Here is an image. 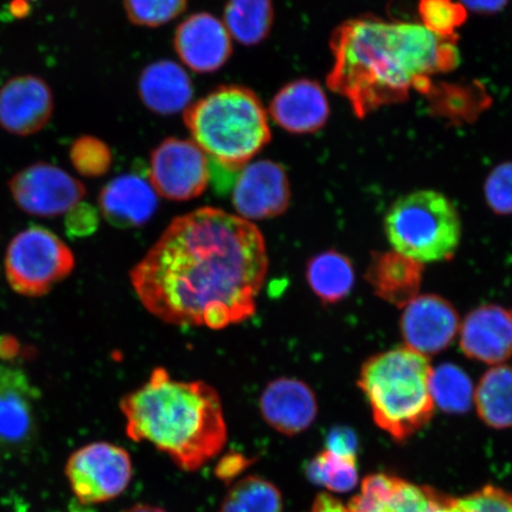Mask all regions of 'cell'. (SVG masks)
<instances>
[{"label": "cell", "mask_w": 512, "mask_h": 512, "mask_svg": "<svg viewBox=\"0 0 512 512\" xmlns=\"http://www.w3.org/2000/svg\"><path fill=\"white\" fill-rule=\"evenodd\" d=\"M267 272L259 228L203 207L176 217L130 279L140 303L164 323L222 330L254 316Z\"/></svg>", "instance_id": "1"}, {"label": "cell", "mask_w": 512, "mask_h": 512, "mask_svg": "<svg viewBox=\"0 0 512 512\" xmlns=\"http://www.w3.org/2000/svg\"><path fill=\"white\" fill-rule=\"evenodd\" d=\"M334 56L328 86L349 101L357 117L398 104L428 86L432 76L459 63L453 38L424 25L381 18L350 19L331 37Z\"/></svg>", "instance_id": "2"}, {"label": "cell", "mask_w": 512, "mask_h": 512, "mask_svg": "<svg viewBox=\"0 0 512 512\" xmlns=\"http://www.w3.org/2000/svg\"><path fill=\"white\" fill-rule=\"evenodd\" d=\"M120 411L128 438L152 444L183 471L200 470L227 443L216 389L203 381L172 379L162 367L153 369L149 381L121 399Z\"/></svg>", "instance_id": "3"}, {"label": "cell", "mask_w": 512, "mask_h": 512, "mask_svg": "<svg viewBox=\"0 0 512 512\" xmlns=\"http://www.w3.org/2000/svg\"><path fill=\"white\" fill-rule=\"evenodd\" d=\"M432 370L427 356L406 345L380 352L362 364L358 388L366 396L375 424L399 443L433 419Z\"/></svg>", "instance_id": "4"}, {"label": "cell", "mask_w": 512, "mask_h": 512, "mask_svg": "<svg viewBox=\"0 0 512 512\" xmlns=\"http://www.w3.org/2000/svg\"><path fill=\"white\" fill-rule=\"evenodd\" d=\"M184 123L192 142L228 171H241L272 139L258 94L238 85L217 87L192 102Z\"/></svg>", "instance_id": "5"}, {"label": "cell", "mask_w": 512, "mask_h": 512, "mask_svg": "<svg viewBox=\"0 0 512 512\" xmlns=\"http://www.w3.org/2000/svg\"><path fill=\"white\" fill-rule=\"evenodd\" d=\"M384 232L394 251L413 260H451L462 240V220L450 198L418 190L396 200L384 216Z\"/></svg>", "instance_id": "6"}, {"label": "cell", "mask_w": 512, "mask_h": 512, "mask_svg": "<svg viewBox=\"0 0 512 512\" xmlns=\"http://www.w3.org/2000/svg\"><path fill=\"white\" fill-rule=\"evenodd\" d=\"M75 268V256L59 235L30 226L12 238L4 256V273L12 291L27 298L47 296Z\"/></svg>", "instance_id": "7"}, {"label": "cell", "mask_w": 512, "mask_h": 512, "mask_svg": "<svg viewBox=\"0 0 512 512\" xmlns=\"http://www.w3.org/2000/svg\"><path fill=\"white\" fill-rule=\"evenodd\" d=\"M133 476L130 453L110 443L88 444L68 459L67 477L82 504H100L119 497Z\"/></svg>", "instance_id": "8"}, {"label": "cell", "mask_w": 512, "mask_h": 512, "mask_svg": "<svg viewBox=\"0 0 512 512\" xmlns=\"http://www.w3.org/2000/svg\"><path fill=\"white\" fill-rule=\"evenodd\" d=\"M149 177L158 196L175 202L191 201L208 188L209 159L192 140L168 138L151 153Z\"/></svg>", "instance_id": "9"}, {"label": "cell", "mask_w": 512, "mask_h": 512, "mask_svg": "<svg viewBox=\"0 0 512 512\" xmlns=\"http://www.w3.org/2000/svg\"><path fill=\"white\" fill-rule=\"evenodd\" d=\"M10 194L17 207L31 216L50 219L78 206L87 189L59 166L38 162L11 178Z\"/></svg>", "instance_id": "10"}, {"label": "cell", "mask_w": 512, "mask_h": 512, "mask_svg": "<svg viewBox=\"0 0 512 512\" xmlns=\"http://www.w3.org/2000/svg\"><path fill=\"white\" fill-rule=\"evenodd\" d=\"M40 399L24 370L0 363V453H24L35 445Z\"/></svg>", "instance_id": "11"}, {"label": "cell", "mask_w": 512, "mask_h": 512, "mask_svg": "<svg viewBox=\"0 0 512 512\" xmlns=\"http://www.w3.org/2000/svg\"><path fill=\"white\" fill-rule=\"evenodd\" d=\"M232 202L238 216L251 222L286 213L291 185L284 166L268 159L246 165L236 179Z\"/></svg>", "instance_id": "12"}, {"label": "cell", "mask_w": 512, "mask_h": 512, "mask_svg": "<svg viewBox=\"0 0 512 512\" xmlns=\"http://www.w3.org/2000/svg\"><path fill=\"white\" fill-rule=\"evenodd\" d=\"M400 331L406 347L433 356L446 350L459 334L456 307L438 294H422L402 309Z\"/></svg>", "instance_id": "13"}, {"label": "cell", "mask_w": 512, "mask_h": 512, "mask_svg": "<svg viewBox=\"0 0 512 512\" xmlns=\"http://www.w3.org/2000/svg\"><path fill=\"white\" fill-rule=\"evenodd\" d=\"M53 112V92L38 76H15L0 88V127L14 136L29 137L42 131Z\"/></svg>", "instance_id": "14"}, {"label": "cell", "mask_w": 512, "mask_h": 512, "mask_svg": "<svg viewBox=\"0 0 512 512\" xmlns=\"http://www.w3.org/2000/svg\"><path fill=\"white\" fill-rule=\"evenodd\" d=\"M174 47L184 66L200 74L221 69L233 54L226 25L208 12L191 15L178 25Z\"/></svg>", "instance_id": "15"}, {"label": "cell", "mask_w": 512, "mask_h": 512, "mask_svg": "<svg viewBox=\"0 0 512 512\" xmlns=\"http://www.w3.org/2000/svg\"><path fill=\"white\" fill-rule=\"evenodd\" d=\"M459 345L470 360L499 366L512 357V310L498 304L476 307L459 329Z\"/></svg>", "instance_id": "16"}, {"label": "cell", "mask_w": 512, "mask_h": 512, "mask_svg": "<svg viewBox=\"0 0 512 512\" xmlns=\"http://www.w3.org/2000/svg\"><path fill=\"white\" fill-rule=\"evenodd\" d=\"M262 419L286 437L309 430L318 414L315 392L294 377H279L267 384L259 400Z\"/></svg>", "instance_id": "17"}, {"label": "cell", "mask_w": 512, "mask_h": 512, "mask_svg": "<svg viewBox=\"0 0 512 512\" xmlns=\"http://www.w3.org/2000/svg\"><path fill=\"white\" fill-rule=\"evenodd\" d=\"M270 115L274 123L288 133H316L330 117L328 96L316 81L294 80L273 96Z\"/></svg>", "instance_id": "18"}, {"label": "cell", "mask_w": 512, "mask_h": 512, "mask_svg": "<svg viewBox=\"0 0 512 512\" xmlns=\"http://www.w3.org/2000/svg\"><path fill=\"white\" fill-rule=\"evenodd\" d=\"M99 208L102 217L113 227L139 228L156 214L158 194L142 176L121 175L102 188Z\"/></svg>", "instance_id": "19"}, {"label": "cell", "mask_w": 512, "mask_h": 512, "mask_svg": "<svg viewBox=\"0 0 512 512\" xmlns=\"http://www.w3.org/2000/svg\"><path fill=\"white\" fill-rule=\"evenodd\" d=\"M364 278L377 297L403 309L419 296L424 264L399 252H375Z\"/></svg>", "instance_id": "20"}, {"label": "cell", "mask_w": 512, "mask_h": 512, "mask_svg": "<svg viewBox=\"0 0 512 512\" xmlns=\"http://www.w3.org/2000/svg\"><path fill=\"white\" fill-rule=\"evenodd\" d=\"M139 98L144 106L158 115H174L192 104L194 85L182 66L159 60L144 68L138 80Z\"/></svg>", "instance_id": "21"}, {"label": "cell", "mask_w": 512, "mask_h": 512, "mask_svg": "<svg viewBox=\"0 0 512 512\" xmlns=\"http://www.w3.org/2000/svg\"><path fill=\"white\" fill-rule=\"evenodd\" d=\"M305 278L320 303L336 305L354 290L355 266L349 256L336 249H328L307 261Z\"/></svg>", "instance_id": "22"}, {"label": "cell", "mask_w": 512, "mask_h": 512, "mask_svg": "<svg viewBox=\"0 0 512 512\" xmlns=\"http://www.w3.org/2000/svg\"><path fill=\"white\" fill-rule=\"evenodd\" d=\"M473 402L486 426L495 430L512 428V366L499 364L486 371L477 384Z\"/></svg>", "instance_id": "23"}, {"label": "cell", "mask_w": 512, "mask_h": 512, "mask_svg": "<svg viewBox=\"0 0 512 512\" xmlns=\"http://www.w3.org/2000/svg\"><path fill=\"white\" fill-rule=\"evenodd\" d=\"M222 22L229 35L243 46H256L266 40L273 28L272 0H228Z\"/></svg>", "instance_id": "24"}, {"label": "cell", "mask_w": 512, "mask_h": 512, "mask_svg": "<svg viewBox=\"0 0 512 512\" xmlns=\"http://www.w3.org/2000/svg\"><path fill=\"white\" fill-rule=\"evenodd\" d=\"M220 512H283V496L270 480L247 476L230 488Z\"/></svg>", "instance_id": "25"}, {"label": "cell", "mask_w": 512, "mask_h": 512, "mask_svg": "<svg viewBox=\"0 0 512 512\" xmlns=\"http://www.w3.org/2000/svg\"><path fill=\"white\" fill-rule=\"evenodd\" d=\"M431 394L434 405L448 414H464L471 408L475 388L470 376L451 363L432 370Z\"/></svg>", "instance_id": "26"}, {"label": "cell", "mask_w": 512, "mask_h": 512, "mask_svg": "<svg viewBox=\"0 0 512 512\" xmlns=\"http://www.w3.org/2000/svg\"><path fill=\"white\" fill-rule=\"evenodd\" d=\"M305 473L311 483L338 494L355 489L358 483L357 460L336 456L328 450L317 454L307 464Z\"/></svg>", "instance_id": "27"}, {"label": "cell", "mask_w": 512, "mask_h": 512, "mask_svg": "<svg viewBox=\"0 0 512 512\" xmlns=\"http://www.w3.org/2000/svg\"><path fill=\"white\" fill-rule=\"evenodd\" d=\"M447 499L430 486H420L398 478L381 512H433Z\"/></svg>", "instance_id": "28"}, {"label": "cell", "mask_w": 512, "mask_h": 512, "mask_svg": "<svg viewBox=\"0 0 512 512\" xmlns=\"http://www.w3.org/2000/svg\"><path fill=\"white\" fill-rule=\"evenodd\" d=\"M419 16L421 25L433 34L454 38V32L466 21L467 10L456 0H420Z\"/></svg>", "instance_id": "29"}, {"label": "cell", "mask_w": 512, "mask_h": 512, "mask_svg": "<svg viewBox=\"0 0 512 512\" xmlns=\"http://www.w3.org/2000/svg\"><path fill=\"white\" fill-rule=\"evenodd\" d=\"M126 16L137 27L158 28L187 10L188 0H123Z\"/></svg>", "instance_id": "30"}, {"label": "cell", "mask_w": 512, "mask_h": 512, "mask_svg": "<svg viewBox=\"0 0 512 512\" xmlns=\"http://www.w3.org/2000/svg\"><path fill=\"white\" fill-rule=\"evenodd\" d=\"M69 157L74 169L89 178L104 176L113 163L110 146L93 136L76 139L70 147Z\"/></svg>", "instance_id": "31"}, {"label": "cell", "mask_w": 512, "mask_h": 512, "mask_svg": "<svg viewBox=\"0 0 512 512\" xmlns=\"http://www.w3.org/2000/svg\"><path fill=\"white\" fill-rule=\"evenodd\" d=\"M486 204L497 215H512V162L492 170L484 184Z\"/></svg>", "instance_id": "32"}, {"label": "cell", "mask_w": 512, "mask_h": 512, "mask_svg": "<svg viewBox=\"0 0 512 512\" xmlns=\"http://www.w3.org/2000/svg\"><path fill=\"white\" fill-rule=\"evenodd\" d=\"M460 512H512V494L497 486H484L464 498H456Z\"/></svg>", "instance_id": "33"}, {"label": "cell", "mask_w": 512, "mask_h": 512, "mask_svg": "<svg viewBox=\"0 0 512 512\" xmlns=\"http://www.w3.org/2000/svg\"><path fill=\"white\" fill-rule=\"evenodd\" d=\"M64 226L70 238H87L98 229V211L89 204L81 202L68 211Z\"/></svg>", "instance_id": "34"}, {"label": "cell", "mask_w": 512, "mask_h": 512, "mask_svg": "<svg viewBox=\"0 0 512 512\" xmlns=\"http://www.w3.org/2000/svg\"><path fill=\"white\" fill-rule=\"evenodd\" d=\"M326 450L336 456L356 459L358 451V438L354 430L349 427L339 426L332 428L326 437Z\"/></svg>", "instance_id": "35"}, {"label": "cell", "mask_w": 512, "mask_h": 512, "mask_svg": "<svg viewBox=\"0 0 512 512\" xmlns=\"http://www.w3.org/2000/svg\"><path fill=\"white\" fill-rule=\"evenodd\" d=\"M254 460L243 456L241 453H228L227 456L221 458L219 464L215 469V475L224 482H230L234 478L241 475V473L247 470V467L251 465Z\"/></svg>", "instance_id": "36"}, {"label": "cell", "mask_w": 512, "mask_h": 512, "mask_svg": "<svg viewBox=\"0 0 512 512\" xmlns=\"http://www.w3.org/2000/svg\"><path fill=\"white\" fill-rule=\"evenodd\" d=\"M467 11H475L478 14H495L507 6L509 0H458Z\"/></svg>", "instance_id": "37"}, {"label": "cell", "mask_w": 512, "mask_h": 512, "mask_svg": "<svg viewBox=\"0 0 512 512\" xmlns=\"http://www.w3.org/2000/svg\"><path fill=\"white\" fill-rule=\"evenodd\" d=\"M19 354H21V344L17 338L10 335L0 336V361L8 364L16 360Z\"/></svg>", "instance_id": "38"}, {"label": "cell", "mask_w": 512, "mask_h": 512, "mask_svg": "<svg viewBox=\"0 0 512 512\" xmlns=\"http://www.w3.org/2000/svg\"><path fill=\"white\" fill-rule=\"evenodd\" d=\"M311 512H350L347 507L338 501L335 497L328 494L317 496L313 503Z\"/></svg>", "instance_id": "39"}, {"label": "cell", "mask_w": 512, "mask_h": 512, "mask_svg": "<svg viewBox=\"0 0 512 512\" xmlns=\"http://www.w3.org/2000/svg\"><path fill=\"white\" fill-rule=\"evenodd\" d=\"M123 512H166L162 508L153 507V505L149 504H137L133 505V507L128 508Z\"/></svg>", "instance_id": "40"}]
</instances>
